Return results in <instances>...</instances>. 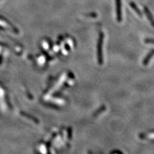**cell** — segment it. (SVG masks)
I'll use <instances>...</instances> for the list:
<instances>
[{
	"instance_id": "9c48e42d",
	"label": "cell",
	"mask_w": 154,
	"mask_h": 154,
	"mask_svg": "<svg viewBox=\"0 0 154 154\" xmlns=\"http://www.w3.org/2000/svg\"><path fill=\"white\" fill-rule=\"evenodd\" d=\"M86 16H87V17H97V14L96 13L94 12H91L90 13H87V15H86Z\"/></svg>"
},
{
	"instance_id": "52a82bcc",
	"label": "cell",
	"mask_w": 154,
	"mask_h": 154,
	"mask_svg": "<svg viewBox=\"0 0 154 154\" xmlns=\"http://www.w3.org/2000/svg\"><path fill=\"white\" fill-rule=\"evenodd\" d=\"M67 132H68V134H67V137H68L69 139H71L72 137V133H73V130L71 128H69L67 129Z\"/></svg>"
},
{
	"instance_id": "277c9868",
	"label": "cell",
	"mask_w": 154,
	"mask_h": 154,
	"mask_svg": "<svg viewBox=\"0 0 154 154\" xmlns=\"http://www.w3.org/2000/svg\"><path fill=\"white\" fill-rule=\"evenodd\" d=\"M153 56H154V49L151 50L150 52L148 53V55L146 56V57L144 59V60L143 61V65H144V66H147Z\"/></svg>"
},
{
	"instance_id": "8992f818",
	"label": "cell",
	"mask_w": 154,
	"mask_h": 154,
	"mask_svg": "<svg viewBox=\"0 0 154 154\" xmlns=\"http://www.w3.org/2000/svg\"><path fill=\"white\" fill-rule=\"evenodd\" d=\"M105 109H106V107L105 106V105H102V106L99 109H98L96 110V111L94 112V116H98L100 114H101V113L102 112H104V110H105Z\"/></svg>"
},
{
	"instance_id": "5b68a950",
	"label": "cell",
	"mask_w": 154,
	"mask_h": 154,
	"mask_svg": "<svg viewBox=\"0 0 154 154\" xmlns=\"http://www.w3.org/2000/svg\"><path fill=\"white\" fill-rule=\"evenodd\" d=\"M130 7L132 9H133L135 12H136L137 14H138L140 17H141L142 16V13L141 12V10H139V9L137 6L136 5V4L134 2H130Z\"/></svg>"
},
{
	"instance_id": "6da1fadb",
	"label": "cell",
	"mask_w": 154,
	"mask_h": 154,
	"mask_svg": "<svg viewBox=\"0 0 154 154\" xmlns=\"http://www.w3.org/2000/svg\"><path fill=\"white\" fill-rule=\"evenodd\" d=\"M104 34L100 32L99 34V37L97 43V59L99 65L104 64V56H103V44H104Z\"/></svg>"
},
{
	"instance_id": "ba28073f",
	"label": "cell",
	"mask_w": 154,
	"mask_h": 154,
	"mask_svg": "<svg viewBox=\"0 0 154 154\" xmlns=\"http://www.w3.org/2000/svg\"><path fill=\"white\" fill-rule=\"evenodd\" d=\"M145 42L146 43V44H154V39H145Z\"/></svg>"
},
{
	"instance_id": "30bf717a",
	"label": "cell",
	"mask_w": 154,
	"mask_h": 154,
	"mask_svg": "<svg viewBox=\"0 0 154 154\" xmlns=\"http://www.w3.org/2000/svg\"><path fill=\"white\" fill-rule=\"evenodd\" d=\"M111 153H113V154H114V153H122V152H120V151H114V152H111Z\"/></svg>"
},
{
	"instance_id": "3957f363",
	"label": "cell",
	"mask_w": 154,
	"mask_h": 154,
	"mask_svg": "<svg viewBox=\"0 0 154 154\" xmlns=\"http://www.w3.org/2000/svg\"><path fill=\"white\" fill-rule=\"evenodd\" d=\"M144 12L145 13L146 15H147L148 20H149L151 25H152L153 27H154V18L153 17V15L152 14V13L150 12V10L148 9L147 7H144Z\"/></svg>"
},
{
	"instance_id": "7a4b0ae2",
	"label": "cell",
	"mask_w": 154,
	"mask_h": 154,
	"mask_svg": "<svg viewBox=\"0 0 154 154\" xmlns=\"http://www.w3.org/2000/svg\"><path fill=\"white\" fill-rule=\"evenodd\" d=\"M116 19L118 23L122 21V12H121V0H116Z\"/></svg>"
}]
</instances>
